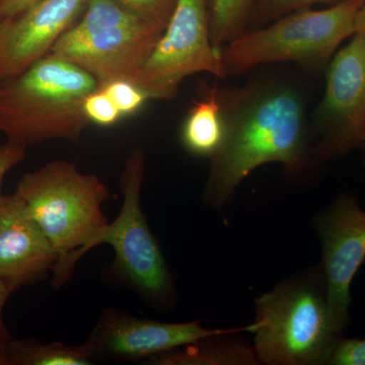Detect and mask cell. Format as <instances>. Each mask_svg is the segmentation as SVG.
<instances>
[{"label": "cell", "instance_id": "12", "mask_svg": "<svg viewBox=\"0 0 365 365\" xmlns=\"http://www.w3.org/2000/svg\"><path fill=\"white\" fill-rule=\"evenodd\" d=\"M90 0H38L0 20V81L25 71L51 52L81 18Z\"/></svg>", "mask_w": 365, "mask_h": 365}, {"label": "cell", "instance_id": "16", "mask_svg": "<svg viewBox=\"0 0 365 365\" xmlns=\"http://www.w3.org/2000/svg\"><path fill=\"white\" fill-rule=\"evenodd\" d=\"M2 354L7 365H91L95 362L83 343L79 345L43 343L33 338L23 340L9 338Z\"/></svg>", "mask_w": 365, "mask_h": 365}, {"label": "cell", "instance_id": "10", "mask_svg": "<svg viewBox=\"0 0 365 365\" xmlns=\"http://www.w3.org/2000/svg\"><path fill=\"white\" fill-rule=\"evenodd\" d=\"M256 324L235 329L205 328L198 321L163 323L132 316L116 307H106L83 343L95 360L143 362L212 336L254 333Z\"/></svg>", "mask_w": 365, "mask_h": 365}, {"label": "cell", "instance_id": "22", "mask_svg": "<svg viewBox=\"0 0 365 365\" xmlns=\"http://www.w3.org/2000/svg\"><path fill=\"white\" fill-rule=\"evenodd\" d=\"M327 364L365 365V339H347L342 336L334 347Z\"/></svg>", "mask_w": 365, "mask_h": 365}, {"label": "cell", "instance_id": "26", "mask_svg": "<svg viewBox=\"0 0 365 365\" xmlns=\"http://www.w3.org/2000/svg\"><path fill=\"white\" fill-rule=\"evenodd\" d=\"M354 31L355 33L361 34V35L365 36V4L360 9L356 19H355Z\"/></svg>", "mask_w": 365, "mask_h": 365}, {"label": "cell", "instance_id": "13", "mask_svg": "<svg viewBox=\"0 0 365 365\" xmlns=\"http://www.w3.org/2000/svg\"><path fill=\"white\" fill-rule=\"evenodd\" d=\"M58 255L16 193L0 197V279L11 292L52 273Z\"/></svg>", "mask_w": 365, "mask_h": 365}, {"label": "cell", "instance_id": "6", "mask_svg": "<svg viewBox=\"0 0 365 365\" xmlns=\"http://www.w3.org/2000/svg\"><path fill=\"white\" fill-rule=\"evenodd\" d=\"M163 31L117 0H90L50 54L85 69L100 86L133 83Z\"/></svg>", "mask_w": 365, "mask_h": 365}, {"label": "cell", "instance_id": "15", "mask_svg": "<svg viewBox=\"0 0 365 365\" xmlns=\"http://www.w3.org/2000/svg\"><path fill=\"white\" fill-rule=\"evenodd\" d=\"M225 135L222 107L217 88H208L197 101L182 124V145L198 157L210 158L222 145Z\"/></svg>", "mask_w": 365, "mask_h": 365}, {"label": "cell", "instance_id": "11", "mask_svg": "<svg viewBox=\"0 0 365 365\" xmlns=\"http://www.w3.org/2000/svg\"><path fill=\"white\" fill-rule=\"evenodd\" d=\"M323 260L319 267L334 325L349 323L350 288L365 260V211L356 197L342 194L317 218Z\"/></svg>", "mask_w": 365, "mask_h": 365}, {"label": "cell", "instance_id": "24", "mask_svg": "<svg viewBox=\"0 0 365 365\" xmlns=\"http://www.w3.org/2000/svg\"><path fill=\"white\" fill-rule=\"evenodd\" d=\"M37 1L38 0H0V20L13 18Z\"/></svg>", "mask_w": 365, "mask_h": 365}, {"label": "cell", "instance_id": "19", "mask_svg": "<svg viewBox=\"0 0 365 365\" xmlns=\"http://www.w3.org/2000/svg\"><path fill=\"white\" fill-rule=\"evenodd\" d=\"M112 98L122 116L135 114L150 100L148 93L132 81L116 79L100 86Z\"/></svg>", "mask_w": 365, "mask_h": 365}, {"label": "cell", "instance_id": "27", "mask_svg": "<svg viewBox=\"0 0 365 365\" xmlns=\"http://www.w3.org/2000/svg\"><path fill=\"white\" fill-rule=\"evenodd\" d=\"M0 365H7L6 360L4 359V354L0 353Z\"/></svg>", "mask_w": 365, "mask_h": 365}, {"label": "cell", "instance_id": "2", "mask_svg": "<svg viewBox=\"0 0 365 365\" xmlns=\"http://www.w3.org/2000/svg\"><path fill=\"white\" fill-rule=\"evenodd\" d=\"M14 193L58 255L52 287L59 289L72 279L76 264L96 248L109 225L102 210L109 189L97 175L85 174L74 163L57 160L24 175Z\"/></svg>", "mask_w": 365, "mask_h": 365}, {"label": "cell", "instance_id": "5", "mask_svg": "<svg viewBox=\"0 0 365 365\" xmlns=\"http://www.w3.org/2000/svg\"><path fill=\"white\" fill-rule=\"evenodd\" d=\"M259 364H327L342 337L334 325L321 271L285 280L256 299Z\"/></svg>", "mask_w": 365, "mask_h": 365}, {"label": "cell", "instance_id": "7", "mask_svg": "<svg viewBox=\"0 0 365 365\" xmlns=\"http://www.w3.org/2000/svg\"><path fill=\"white\" fill-rule=\"evenodd\" d=\"M144 177L145 153L137 146L129 153L120 175L121 209L103 230L96 247H112L115 258L109 272L120 284L151 307L169 309L176 299L175 279L141 208Z\"/></svg>", "mask_w": 365, "mask_h": 365}, {"label": "cell", "instance_id": "18", "mask_svg": "<svg viewBox=\"0 0 365 365\" xmlns=\"http://www.w3.org/2000/svg\"><path fill=\"white\" fill-rule=\"evenodd\" d=\"M344 0H257L249 29L259 28L268 25L271 21L277 20L285 14L307 9L319 4H339Z\"/></svg>", "mask_w": 365, "mask_h": 365}, {"label": "cell", "instance_id": "4", "mask_svg": "<svg viewBox=\"0 0 365 365\" xmlns=\"http://www.w3.org/2000/svg\"><path fill=\"white\" fill-rule=\"evenodd\" d=\"M364 4L344 0L321 11L307 7L249 29L220 50L225 74L237 76L280 62L325 73L341 43L354 35L355 19Z\"/></svg>", "mask_w": 365, "mask_h": 365}, {"label": "cell", "instance_id": "17", "mask_svg": "<svg viewBox=\"0 0 365 365\" xmlns=\"http://www.w3.org/2000/svg\"><path fill=\"white\" fill-rule=\"evenodd\" d=\"M257 0H209V25L212 44L223 46L246 32Z\"/></svg>", "mask_w": 365, "mask_h": 365}, {"label": "cell", "instance_id": "21", "mask_svg": "<svg viewBox=\"0 0 365 365\" xmlns=\"http://www.w3.org/2000/svg\"><path fill=\"white\" fill-rule=\"evenodd\" d=\"M134 13L165 29L178 0H117Z\"/></svg>", "mask_w": 365, "mask_h": 365}, {"label": "cell", "instance_id": "20", "mask_svg": "<svg viewBox=\"0 0 365 365\" xmlns=\"http://www.w3.org/2000/svg\"><path fill=\"white\" fill-rule=\"evenodd\" d=\"M83 111L91 124L100 126H112L123 117L112 98L101 86L86 98Z\"/></svg>", "mask_w": 365, "mask_h": 365}, {"label": "cell", "instance_id": "1", "mask_svg": "<svg viewBox=\"0 0 365 365\" xmlns=\"http://www.w3.org/2000/svg\"><path fill=\"white\" fill-rule=\"evenodd\" d=\"M217 90L225 135L210 158L203 198L220 209L257 168L279 163L297 174L316 153L307 93L292 78L261 72L244 86Z\"/></svg>", "mask_w": 365, "mask_h": 365}, {"label": "cell", "instance_id": "25", "mask_svg": "<svg viewBox=\"0 0 365 365\" xmlns=\"http://www.w3.org/2000/svg\"><path fill=\"white\" fill-rule=\"evenodd\" d=\"M11 292H11V288L0 279V353L4 351L6 341L11 338V335L7 333L6 327L4 325V321H2V311H4V307L6 306L7 299H9Z\"/></svg>", "mask_w": 365, "mask_h": 365}, {"label": "cell", "instance_id": "8", "mask_svg": "<svg viewBox=\"0 0 365 365\" xmlns=\"http://www.w3.org/2000/svg\"><path fill=\"white\" fill-rule=\"evenodd\" d=\"M210 73L227 78L220 50L211 41L207 0H178L174 13L137 74V86L150 100H170L185 78Z\"/></svg>", "mask_w": 365, "mask_h": 365}, {"label": "cell", "instance_id": "9", "mask_svg": "<svg viewBox=\"0 0 365 365\" xmlns=\"http://www.w3.org/2000/svg\"><path fill=\"white\" fill-rule=\"evenodd\" d=\"M323 98L312 115L314 153L335 160L360 148L365 128V36L336 52L325 71Z\"/></svg>", "mask_w": 365, "mask_h": 365}, {"label": "cell", "instance_id": "14", "mask_svg": "<svg viewBox=\"0 0 365 365\" xmlns=\"http://www.w3.org/2000/svg\"><path fill=\"white\" fill-rule=\"evenodd\" d=\"M234 334L212 336L155 355L143 364L150 365H252L259 364L254 347L232 337Z\"/></svg>", "mask_w": 365, "mask_h": 365}, {"label": "cell", "instance_id": "3", "mask_svg": "<svg viewBox=\"0 0 365 365\" xmlns=\"http://www.w3.org/2000/svg\"><path fill=\"white\" fill-rule=\"evenodd\" d=\"M98 86L85 69L49 53L0 81V133L26 148L56 139L78 143L91 124L83 103Z\"/></svg>", "mask_w": 365, "mask_h": 365}, {"label": "cell", "instance_id": "23", "mask_svg": "<svg viewBox=\"0 0 365 365\" xmlns=\"http://www.w3.org/2000/svg\"><path fill=\"white\" fill-rule=\"evenodd\" d=\"M26 148L19 144L9 143L0 145V197H1V186L4 178L9 170L25 160Z\"/></svg>", "mask_w": 365, "mask_h": 365}, {"label": "cell", "instance_id": "28", "mask_svg": "<svg viewBox=\"0 0 365 365\" xmlns=\"http://www.w3.org/2000/svg\"><path fill=\"white\" fill-rule=\"evenodd\" d=\"M360 148H361L362 150H364V158H365V128H364V137H362L361 145H360Z\"/></svg>", "mask_w": 365, "mask_h": 365}]
</instances>
